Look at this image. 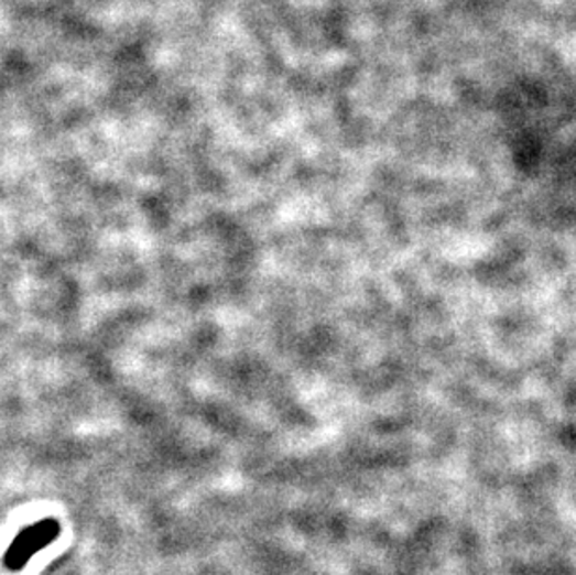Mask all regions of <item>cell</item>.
Returning a JSON list of instances; mask_svg holds the SVG:
<instances>
[{"label": "cell", "instance_id": "1", "mask_svg": "<svg viewBox=\"0 0 576 575\" xmlns=\"http://www.w3.org/2000/svg\"><path fill=\"white\" fill-rule=\"evenodd\" d=\"M58 534H61V523L53 518L36 521L32 525L25 527L13 539L12 544L8 545L2 563L10 572H19V569L25 568L37 551L45 550L51 542H55Z\"/></svg>", "mask_w": 576, "mask_h": 575}]
</instances>
